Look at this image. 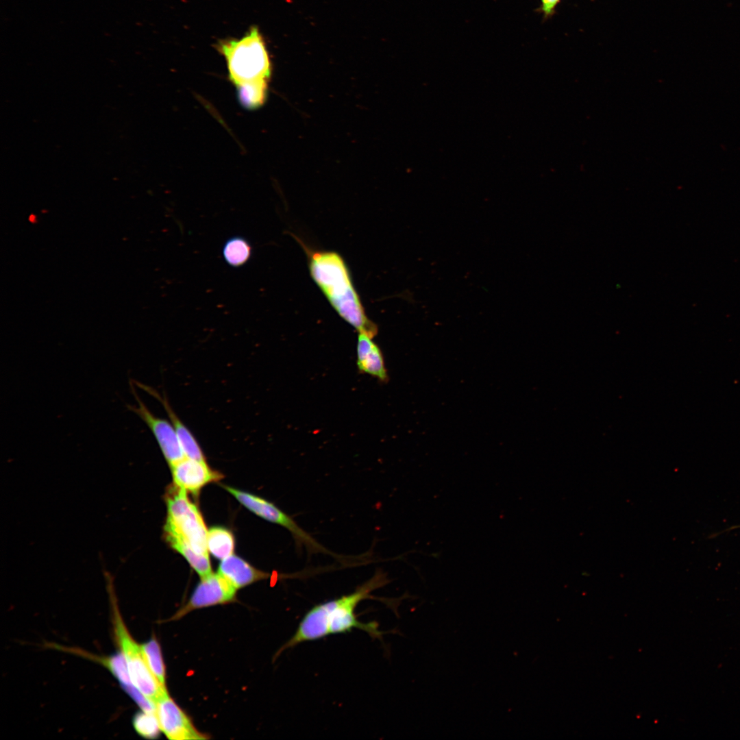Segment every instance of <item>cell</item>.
Returning <instances> with one entry per match:
<instances>
[{
    "label": "cell",
    "mask_w": 740,
    "mask_h": 740,
    "mask_svg": "<svg viewBox=\"0 0 740 740\" xmlns=\"http://www.w3.org/2000/svg\"><path fill=\"white\" fill-rule=\"evenodd\" d=\"M131 380L137 387L143 389L161 404L175 430L184 456L199 460H206L204 452L196 437L175 412L166 396L148 385Z\"/></svg>",
    "instance_id": "obj_11"
},
{
    "label": "cell",
    "mask_w": 740,
    "mask_h": 740,
    "mask_svg": "<svg viewBox=\"0 0 740 740\" xmlns=\"http://www.w3.org/2000/svg\"><path fill=\"white\" fill-rule=\"evenodd\" d=\"M130 386L136 404H127L128 410L137 415L149 428L169 466L183 458L185 456L171 421L157 417L149 409L137 393L131 379Z\"/></svg>",
    "instance_id": "obj_7"
},
{
    "label": "cell",
    "mask_w": 740,
    "mask_h": 740,
    "mask_svg": "<svg viewBox=\"0 0 740 740\" xmlns=\"http://www.w3.org/2000/svg\"><path fill=\"white\" fill-rule=\"evenodd\" d=\"M301 244L308 257L310 275L335 311L358 333L374 337L378 328L367 316L342 257L334 251L312 250Z\"/></svg>",
    "instance_id": "obj_3"
},
{
    "label": "cell",
    "mask_w": 740,
    "mask_h": 740,
    "mask_svg": "<svg viewBox=\"0 0 740 740\" xmlns=\"http://www.w3.org/2000/svg\"><path fill=\"white\" fill-rule=\"evenodd\" d=\"M186 492L175 484L167 488V517L164 531L179 535L197 553L208 555V530L197 506L190 500Z\"/></svg>",
    "instance_id": "obj_5"
},
{
    "label": "cell",
    "mask_w": 740,
    "mask_h": 740,
    "mask_svg": "<svg viewBox=\"0 0 740 740\" xmlns=\"http://www.w3.org/2000/svg\"><path fill=\"white\" fill-rule=\"evenodd\" d=\"M388 582L380 570L352 593L314 606L304 615L295 634L277 652L306 641H315L332 634H345L357 628L372 638L380 639L383 632L375 622L359 621L355 609L360 602L371 597V593ZM276 655V656H277Z\"/></svg>",
    "instance_id": "obj_1"
},
{
    "label": "cell",
    "mask_w": 740,
    "mask_h": 740,
    "mask_svg": "<svg viewBox=\"0 0 740 740\" xmlns=\"http://www.w3.org/2000/svg\"><path fill=\"white\" fill-rule=\"evenodd\" d=\"M223 255L228 264L232 267H240L245 264L250 258L251 246L244 238L234 236L225 243Z\"/></svg>",
    "instance_id": "obj_16"
},
{
    "label": "cell",
    "mask_w": 740,
    "mask_h": 740,
    "mask_svg": "<svg viewBox=\"0 0 740 740\" xmlns=\"http://www.w3.org/2000/svg\"><path fill=\"white\" fill-rule=\"evenodd\" d=\"M169 467L173 484L194 495H197L207 484L218 482L223 478V475L212 469L206 460L186 456Z\"/></svg>",
    "instance_id": "obj_10"
},
{
    "label": "cell",
    "mask_w": 740,
    "mask_h": 740,
    "mask_svg": "<svg viewBox=\"0 0 740 740\" xmlns=\"http://www.w3.org/2000/svg\"><path fill=\"white\" fill-rule=\"evenodd\" d=\"M223 487L250 511L267 521L287 529L291 533L298 547H305L309 553H326L336 556L326 550L290 516L271 502L231 486L223 485Z\"/></svg>",
    "instance_id": "obj_6"
},
{
    "label": "cell",
    "mask_w": 740,
    "mask_h": 740,
    "mask_svg": "<svg viewBox=\"0 0 740 740\" xmlns=\"http://www.w3.org/2000/svg\"><path fill=\"white\" fill-rule=\"evenodd\" d=\"M147 663L160 684L166 687V672L160 644L155 637L141 645Z\"/></svg>",
    "instance_id": "obj_17"
},
{
    "label": "cell",
    "mask_w": 740,
    "mask_h": 740,
    "mask_svg": "<svg viewBox=\"0 0 740 740\" xmlns=\"http://www.w3.org/2000/svg\"><path fill=\"white\" fill-rule=\"evenodd\" d=\"M207 547L215 558L223 560L234 552V536L225 528L212 527L208 530Z\"/></svg>",
    "instance_id": "obj_15"
},
{
    "label": "cell",
    "mask_w": 740,
    "mask_h": 740,
    "mask_svg": "<svg viewBox=\"0 0 740 740\" xmlns=\"http://www.w3.org/2000/svg\"><path fill=\"white\" fill-rule=\"evenodd\" d=\"M373 338V336L366 333H358L356 365L360 373L370 375L380 382H385L388 381V377L384 356Z\"/></svg>",
    "instance_id": "obj_12"
},
{
    "label": "cell",
    "mask_w": 740,
    "mask_h": 740,
    "mask_svg": "<svg viewBox=\"0 0 740 740\" xmlns=\"http://www.w3.org/2000/svg\"><path fill=\"white\" fill-rule=\"evenodd\" d=\"M155 714L161 731L171 740L207 739L169 695L163 691L155 702Z\"/></svg>",
    "instance_id": "obj_9"
},
{
    "label": "cell",
    "mask_w": 740,
    "mask_h": 740,
    "mask_svg": "<svg viewBox=\"0 0 740 740\" xmlns=\"http://www.w3.org/2000/svg\"><path fill=\"white\" fill-rule=\"evenodd\" d=\"M106 579L116 643L125 660L132 684L155 706V702L161 693L166 688L160 684L151 671L144 656L141 645L137 643L133 639L125 624L119 608L111 575L106 574Z\"/></svg>",
    "instance_id": "obj_4"
},
{
    "label": "cell",
    "mask_w": 740,
    "mask_h": 740,
    "mask_svg": "<svg viewBox=\"0 0 740 740\" xmlns=\"http://www.w3.org/2000/svg\"><path fill=\"white\" fill-rule=\"evenodd\" d=\"M218 572L236 589L269 577V574L256 569L243 558L232 554L222 560Z\"/></svg>",
    "instance_id": "obj_13"
},
{
    "label": "cell",
    "mask_w": 740,
    "mask_h": 740,
    "mask_svg": "<svg viewBox=\"0 0 740 740\" xmlns=\"http://www.w3.org/2000/svg\"><path fill=\"white\" fill-rule=\"evenodd\" d=\"M164 533L166 541L186 559L201 578L212 573L208 554L197 553L188 543L175 533L166 531Z\"/></svg>",
    "instance_id": "obj_14"
},
{
    "label": "cell",
    "mask_w": 740,
    "mask_h": 740,
    "mask_svg": "<svg viewBox=\"0 0 740 740\" xmlns=\"http://www.w3.org/2000/svg\"><path fill=\"white\" fill-rule=\"evenodd\" d=\"M236 589L221 574L212 573L202 578L190 598L171 618L177 620L194 610L234 602Z\"/></svg>",
    "instance_id": "obj_8"
},
{
    "label": "cell",
    "mask_w": 740,
    "mask_h": 740,
    "mask_svg": "<svg viewBox=\"0 0 740 740\" xmlns=\"http://www.w3.org/2000/svg\"><path fill=\"white\" fill-rule=\"evenodd\" d=\"M133 726L138 735L147 739L156 738L161 731L156 714L144 711L136 714Z\"/></svg>",
    "instance_id": "obj_18"
},
{
    "label": "cell",
    "mask_w": 740,
    "mask_h": 740,
    "mask_svg": "<svg viewBox=\"0 0 740 740\" xmlns=\"http://www.w3.org/2000/svg\"><path fill=\"white\" fill-rule=\"evenodd\" d=\"M217 49L225 58L230 82L243 106L248 110L265 101L271 66L259 29L251 27L242 38L223 40Z\"/></svg>",
    "instance_id": "obj_2"
},
{
    "label": "cell",
    "mask_w": 740,
    "mask_h": 740,
    "mask_svg": "<svg viewBox=\"0 0 740 740\" xmlns=\"http://www.w3.org/2000/svg\"><path fill=\"white\" fill-rule=\"evenodd\" d=\"M560 1L561 0H540V5L535 12L543 15V21L545 22L555 14L556 7Z\"/></svg>",
    "instance_id": "obj_19"
}]
</instances>
